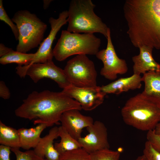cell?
<instances>
[{
    "label": "cell",
    "mask_w": 160,
    "mask_h": 160,
    "mask_svg": "<svg viewBox=\"0 0 160 160\" xmlns=\"http://www.w3.org/2000/svg\"><path fill=\"white\" fill-rule=\"evenodd\" d=\"M73 109H82L77 101L62 91L45 90L30 94L15 113L17 117L33 120L34 124H44L48 127L58 124L63 114Z\"/></svg>",
    "instance_id": "cell-1"
},
{
    "label": "cell",
    "mask_w": 160,
    "mask_h": 160,
    "mask_svg": "<svg viewBox=\"0 0 160 160\" xmlns=\"http://www.w3.org/2000/svg\"><path fill=\"white\" fill-rule=\"evenodd\" d=\"M121 113L126 124L143 131L154 129L160 121V108L142 93L129 99Z\"/></svg>",
    "instance_id": "cell-2"
},
{
    "label": "cell",
    "mask_w": 160,
    "mask_h": 160,
    "mask_svg": "<svg viewBox=\"0 0 160 160\" xmlns=\"http://www.w3.org/2000/svg\"><path fill=\"white\" fill-rule=\"evenodd\" d=\"M91 0H72L68 11L67 31L73 33H99L107 39L109 28L94 12Z\"/></svg>",
    "instance_id": "cell-3"
},
{
    "label": "cell",
    "mask_w": 160,
    "mask_h": 160,
    "mask_svg": "<svg viewBox=\"0 0 160 160\" xmlns=\"http://www.w3.org/2000/svg\"><path fill=\"white\" fill-rule=\"evenodd\" d=\"M100 39L92 33L70 32L62 30L53 49V57L59 61L74 55H96L99 51Z\"/></svg>",
    "instance_id": "cell-4"
},
{
    "label": "cell",
    "mask_w": 160,
    "mask_h": 160,
    "mask_svg": "<svg viewBox=\"0 0 160 160\" xmlns=\"http://www.w3.org/2000/svg\"><path fill=\"white\" fill-rule=\"evenodd\" d=\"M12 20L16 25L19 33L17 51L26 53L40 45L47 25L35 14L27 10H19Z\"/></svg>",
    "instance_id": "cell-5"
},
{
    "label": "cell",
    "mask_w": 160,
    "mask_h": 160,
    "mask_svg": "<svg viewBox=\"0 0 160 160\" xmlns=\"http://www.w3.org/2000/svg\"><path fill=\"white\" fill-rule=\"evenodd\" d=\"M71 85L79 87L97 86V72L93 62L85 55L69 60L63 69Z\"/></svg>",
    "instance_id": "cell-6"
},
{
    "label": "cell",
    "mask_w": 160,
    "mask_h": 160,
    "mask_svg": "<svg viewBox=\"0 0 160 160\" xmlns=\"http://www.w3.org/2000/svg\"><path fill=\"white\" fill-rule=\"evenodd\" d=\"M16 70L20 77L28 76L35 83L44 78H48L55 81L63 89L71 85L64 70L56 66L52 60L30 66L18 65Z\"/></svg>",
    "instance_id": "cell-7"
},
{
    "label": "cell",
    "mask_w": 160,
    "mask_h": 160,
    "mask_svg": "<svg viewBox=\"0 0 160 160\" xmlns=\"http://www.w3.org/2000/svg\"><path fill=\"white\" fill-rule=\"evenodd\" d=\"M106 48L99 50L96 55V57L103 64L100 74L106 79L115 80L119 74H123L128 71L126 61L119 58L117 55L112 43L110 29L108 31Z\"/></svg>",
    "instance_id": "cell-8"
},
{
    "label": "cell",
    "mask_w": 160,
    "mask_h": 160,
    "mask_svg": "<svg viewBox=\"0 0 160 160\" xmlns=\"http://www.w3.org/2000/svg\"><path fill=\"white\" fill-rule=\"evenodd\" d=\"M65 94L77 101L82 109L92 111L101 104L106 95L101 90L100 87H79L70 85L63 89Z\"/></svg>",
    "instance_id": "cell-9"
},
{
    "label": "cell",
    "mask_w": 160,
    "mask_h": 160,
    "mask_svg": "<svg viewBox=\"0 0 160 160\" xmlns=\"http://www.w3.org/2000/svg\"><path fill=\"white\" fill-rule=\"evenodd\" d=\"M68 11L64 10L60 13L57 19L50 17L49 20L51 30L49 33L41 42L35 56L31 63L28 66L34 63H43L52 60L53 57L52 46L56 35L61 28L68 23Z\"/></svg>",
    "instance_id": "cell-10"
},
{
    "label": "cell",
    "mask_w": 160,
    "mask_h": 160,
    "mask_svg": "<svg viewBox=\"0 0 160 160\" xmlns=\"http://www.w3.org/2000/svg\"><path fill=\"white\" fill-rule=\"evenodd\" d=\"M86 128L89 133L78 140L82 148L89 153L109 148L107 129L103 123L96 121Z\"/></svg>",
    "instance_id": "cell-11"
},
{
    "label": "cell",
    "mask_w": 160,
    "mask_h": 160,
    "mask_svg": "<svg viewBox=\"0 0 160 160\" xmlns=\"http://www.w3.org/2000/svg\"><path fill=\"white\" fill-rule=\"evenodd\" d=\"M80 111L76 109L67 111L63 114L60 120L61 126L78 140L81 137L83 129L90 126L94 122L92 117L82 114Z\"/></svg>",
    "instance_id": "cell-12"
},
{
    "label": "cell",
    "mask_w": 160,
    "mask_h": 160,
    "mask_svg": "<svg viewBox=\"0 0 160 160\" xmlns=\"http://www.w3.org/2000/svg\"><path fill=\"white\" fill-rule=\"evenodd\" d=\"M138 48L139 54L132 57L133 74L140 75L150 71L160 70V64L157 63L152 56L153 49L142 46Z\"/></svg>",
    "instance_id": "cell-13"
},
{
    "label": "cell",
    "mask_w": 160,
    "mask_h": 160,
    "mask_svg": "<svg viewBox=\"0 0 160 160\" xmlns=\"http://www.w3.org/2000/svg\"><path fill=\"white\" fill-rule=\"evenodd\" d=\"M58 127H54L50 129L48 133L41 138L33 151L38 156L46 160H60V154L54 145V140L58 137Z\"/></svg>",
    "instance_id": "cell-14"
},
{
    "label": "cell",
    "mask_w": 160,
    "mask_h": 160,
    "mask_svg": "<svg viewBox=\"0 0 160 160\" xmlns=\"http://www.w3.org/2000/svg\"><path fill=\"white\" fill-rule=\"evenodd\" d=\"M142 77L133 74L130 76L120 78L105 85L100 87L101 91L105 95H119L129 90L140 89L142 86Z\"/></svg>",
    "instance_id": "cell-15"
},
{
    "label": "cell",
    "mask_w": 160,
    "mask_h": 160,
    "mask_svg": "<svg viewBox=\"0 0 160 160\" xmlns=\"http://www.w3.org/2000/svg\"><path fill=\"white\" fill-rule=\"evenodd\" d=\"M143 75L142 81L145 86L142 94L160 108V70L149 71Z\"/></svg>",
    "instance_id": "cell-16"
},
{
    "label": "cell",
    "mask_w": 160,
    "mask_h": 160,
    "mask_svg": "<svg viewBox=\"0 0 160 160\" xmlns=\"http://www.w3.org/2000/svg\"><path fill=\"white\" fill-rule=\"evenodd\" d=\"M47 127L45 124H40L34 127L22 128L18 129L20 148L27 150L35 148L41 138V134Z\"/></svg>",
    "instance_id": "cell-17"
},
{
    "label": "cell",
    "mask_w": 160,
    "mask_h": 160,
    "mask_svg": "<svg viewBox=\"0 0 160 160\" xmlns=\"http://www.w3.org/2000/svg\"><path fill=\"white\" fill-rule=\"evenodd\" d=\"M58 135L60 138V141L55 143L54 146L60 155L82 148L78 140L73 138L62 126L58 127Z\"/></svg>",
    "instance_id": "cell-18"
},
{
    "label": "cell",
    "mask_w": 160,
    "mask_h": 160,
    "mask_svg": "<svg viewBox=\"0 0 160 160\" xmlns=\"http://www.w3.org/2000/svg\"><path fill=\"white\" fill-rule=\"evenodd\" d=\"M0 144L12 148H20L18 130L7 126L0 121Z\"/></svg>",
    "instance_id": "cell-19"
},
{
    "label": "cell",
    "mask_w": 160,
    "mask_h": 160,
    "mask_svg": "<svg viewBox=\"0 0 160 160\" xmlns=\"http://www.w3.org/2000/svg\"><path fill=\"white\" fill-rule=\"evenodd\" d=\"M35 56V53H25L13 50L7 55L0 58V63L2 65L16 63L18 65H27L31 63Z\"/></svg>",
    "instance_id": "cell-20"
},
{
    "label": "cell",
    "mask_w": 160,
    "mask_h": 160,
    "mask_svg": "<svg viewBox=\"0 0 160 160\" xmlns=\"http://www.w3.org/2000/svg\"><path fill=\"white\" fill-rule=\"evenodd\" d=\"M60 160H91L90 154L82 148L60 154Z\"/></svg>",
    "instance_id": "cell-21"
},
{
    "label": "cell",
    "mask_w": 160,
    "mask_h": 160,
    "mask_svg": "<svg viewBox=\"0 0 160 160\" xmlns=\"http://www.w3.org/2000/svg\"><path fill=\"white\" fill-rule=\"evenodd\" d=\"M91 160H119L120 153L119 151L109 149L98 151L89 153Z\"/></svg>",
    "instance_id": "cell-22"
},
{
    "label": "cell",
    "mask_w": 160,
    "mask_h": 160,
    "mask_svg": "<svg viewBox=\"0 0 160 160\" xmlns=\"http://www.w3.org/2000/svg\"><path fill=\"white\" fill-rule=\"evenodd\" d=\"M11 150L15 154L16 160H46L38 156L33 150H28L22 151L20 149L12 148Z\"/></svg>",
    "instance_id": "cell-23"
},
{
    "label": "cell",
    "mask_w": 160,
    "mask_h": 160,
    "mask_svg": "<svg viewBox=\"0 0 160 160\" xmlns=\"http://www.w3.org/2000/svg\"><path fill=\"white\" fill-rule=\"evenodd\" d=\"M0 20L4 21L10 27L16 40H18L19 33L17 27L7 14L3 7L2 0H0Z\"/></svg>",
    "instance_id": "cell-24"
},
{
    "label": "cell",
    "mask_w": 160,
    "mask_h": 160,
    "mask_svg": "<svg viewBox=\"0 0 160 160\" xmlns=\"http://www.w3.org/2000/svg\"><path fill=\"white\" fill-rule=\"evenodd\" d=\"M143 155L147 160H160V153L155 150L147 141L145 144Z\"/></svg>",
    "instance_id": "cell-25"
},
{
    "label": "cell",
    "mask_w": 160,
    "mask_h": 160,
    "mask_svg": "<svg viewBox=\"0 0 160 160\" xmlns=\"http://www.w3.org/2000/svg\"><path fill=\"white\" fill-rule=\"evenodd\" d=\"M147 141L153 148L160 153V135L157 134L154 129L147 132L146 135Z\"/></svg>",
    "instance_id": "cell-26"
},
{
    "label": "cell",
    "mask_w": 160,
    "mask_h": 160,
    "mask_svg": "<svg viewBox=\"0 0 160 160\" xmlns=\"http://www.w3.org/2000/svg\"><path fill=\"white\" fill-rule=\"evenodd\" d=\"M11 148L1 145H0V160H10V154Z\"/></svg>",
    "instance_id": "cell-27"
},
{
    "label": "cell",
    "mask_w": 160,
    "mask_h": 160,
    "mask_svg": "<svg viewBox=\"0 0 160 160\" xmlns=\"http://www.w3.org/2000/svg\"><path fill=\"white\" fill-rule=\"evenodd\" d=\"M10 96V93L8 88L3 81H0V97L3 99H9Z\"/></svg>",
    "instance_id": "cell-28"
},
{
    "label": "cell",
    "mask_w": 160,
    "mask_h": 160,
    "mask_svg": "<svg viewBox=\"0 0 160 160\" xmlns=\"http://www.w3.org/2000/svg\"><path fill=\"white\" fill-rule=\"evenodd\" d=\"M13 49L10 48H8L5 46L4 44L2 43L0 44V57H1L4 56L11 52Z\"/></svg>",
    "instance_id": "cell-29"
},
{
    "label": "cell",
    "mask_w": 160,
    "mask_h": 160,
    "mask_svg": "<svg viewBox=\"0 0 160 160\" xmlns=\"http://www.w3.org/2000/svg\"><path fill=\"white\" fill-rule=\"evenodd\" d=\"M52 1L51 0H43V8L44 9H47L49 6L50 3Z\"/></svg>",
    "instance_id": "cell-30"
},
{
    "label": "cell",
    "mask_w": 160,
    "mask_h": 160,
    "mask_svg": "<svg viewBox=\"0 0 160 160\" xmlns=\"http://www.w3.org/2000/svg\"><path fill=\"white\" fill-rule=\"evenodd\" d=\"M154 130L156 133L160 135V121L156 125Z\"/></svg>",
    "instance_id": "cell-31"
},
{
    "label": "cell",
    "mask_w": 160,
    "mask_h": 160,
    "mask_svg": "<svg viewBox=\"0 0 160 160\" xmlns=\"http://www.w3.org/2000/svg\"><path fill=\"white\" fill-rule=\"evenodd\" d=\"M135 160H147L145 156L143 155L138 156Z\"/></svg>",
    "instance_id": "cell-32"
}]
</instances>
